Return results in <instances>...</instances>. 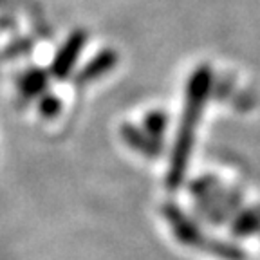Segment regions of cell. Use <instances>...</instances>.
<instances>
[{
    "label": "cell",
    "instance_id": "1",
    "mask_svg": "<svg viewBox=\"0 0 260 260\" xmlns=\"http://www.w3.org/2000/svg\"><path fill=\"white\" fill-rule=\"evenodd\" d=\"M213 85V76L208 65H201L193 71L186 85V102H184L183 118L179 123V132L175 138L174 150H172L170 165H168L167 184L177 188L184 181L188 162H190L191 148L195 139V126L199 123L201 114L206 107L208 98Z\"/></svg>",
    "mask_w": 260,
    "mask_h": 260
},
{
    "label": "cell",
    "instance_id": "2",
    "mask_svg": "<svg viewBox=\"0 0 260 260\" xmlns=\"http://www.w3.org/2000/svg\"><path fill=\"white\" fill-rule=\"evenodd\" d=\"M162 215L165 220L168 222L172 230V235L179 240V242L191 249H199V251H206L210 255L220 256L224 260H242L244 253L239 249L235 244H228L222 240L210 239L203 233L197 222L191 217H188L183 210L175 204H165L162 206Z\"/></svg>",
    "mask_w": 260,
    "mask_h": 260
},
{
    "label": "cell",
    "instance_id": "3",
    "mask_svg": "<svg viewBox=\"0 0 260 260\" xmlns=\"http://www.w3.org/2000/svg\"><path fill=\"white\" fill-rule=\"evenodd\" d=\"M87 42V35L85 31H74L67 40L63 42V45L60 47V51L56 53L54 56L53 63H51V74L58 80H65V78L69 76L73 67L76 65L78 58H80V53L83 45Z\"/></svg>",
    "mask_w": 260,
    "mask_h": 260
},
{
    "label": "cell",
    "instance_id": "4",
    "mask_svg": "<svg viewBox=\"0 0 260 260\" xmlns=\"http://www.w3.org/2000/svg\"><path fill=\"white\" fill-rule=\"evenodd\" d=\"M121 138L130 148L136 152L146 155V157H157L162 152V141L148 136L143 128H138L134 125H123L121 126Z\"/></svg>",
    "mask_w": 260,
    "mask_h": 260
},
{
    "label": "cell",
    "instance_id": "5",
    "mask_svg": "<svg viewBox=\"0 0 260 260\" xmlns=\"http://www.w3.org/2000/svg\"><path fill=\"white\" fill-rule=\"evenodd\" d=\"M235 237L260 235V206H240L228 220Z\"/></svg>",
    "mask_w": 260,
    "mask_h": 260
},
{
    "label": "cell",
    "instance_id": "6",
    "mask_svg": "<svg viewBox=\"0 0 260 260\" xmlns=\"http://www.w3.org/2000/svg\"><path fill=\"white\" fill-rule=\"evenodd\" d=\"M116 63H118V54L110 51V49H105L102 53H98L90 61H87L85 67L78 73L76 83L78 85L90 83V81L98 80V78H102L103 74L109 73Z\"/></svg>",
    "mask_w": 260,
    "mask_h": 260
},
{
    "label": "cell",
    "instance_id": "7",
    "mask_svg": "<svg viewBox=\"0 0 260 260\" xmlns=\"http://www.w3.org/2000/svg\"><path fill=\"white\" fill-rule=\"evenodd\" d=\"M47 73L42 69H29L18 78V90L25 100L40 96L47 87Z\"/></svg>",
    "mask_w": 260,
    "mask_h": 260
},
{
    "label": "cell",
    "instance_id": "8",
    "mask_svg": "<svg viewBox=\"0 0 260 260\" xmlns=\"http://www.w3.org/2000/svg\"><path fill=\"white\" fill-rule=\"evenodd\" d=\"M167 128H168V116L162 110H152L143 119V130L155 139H161L162 141Z\"/></svg>",
    "mask_w": 260,
    "mask_h": 260
},
{
    "label": "cell",
    "instance_id": "9",
    "mask_svg": "<svg viewBox=\"0 0 260 260\" xmlns=\"http://www.w3.org/2000/svg\"><path fill=\"white\" fill-rule=\"evenodd\" d=\"M38 110H40L42 116L47 119L56 118L61 110L60 98H56L54 94H44V96L40 98V102H38Z\"/></svg>",
    "mask_w": 260,
    "mask_h": 260
}]
</instances>
